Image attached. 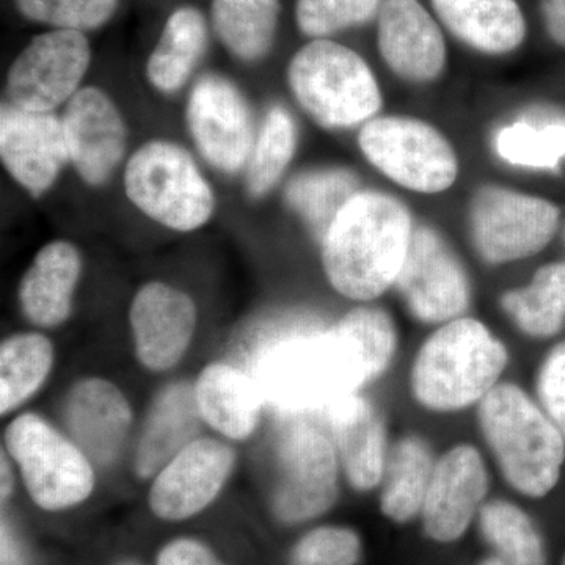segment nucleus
Masks as SVG:
<instances>
[{"instance_id":"obj_1","label":"nucleus","mask_w":565,"mask_h":565,"mask_svg":"<svg viewBox=\"0 0 565 565\" xmlns=\"http://www.w3.org/2000/svg\"><path fill=\"white\" fill-rule=\"evenodd\" d=\"M412 215L381 192H359L337 215L322 245L330 286L345 299L371 302L396 285L412 236Z\"/></svg>"},{"instance_id":"obj_2","label":"nucleus","mask_w":565,"mask_h":565,"mask_svg":"<svg viewBox=\"0 0 565 565\" xmlns=\"http://www.w3.org/2000/svg\"><path fill=\"white\" fill-rule=\"evenodd\" d=\"M509 349L479 319L441 323L416 352L411 370L415 403L433 414H457L478 404L501 384Z\"/></svg>"},{"instance_id":"obj_3","label":"nucleus","mask_w":565,"mask_h":565,"mask_svg":"<svg viewBox=\"0 0 565 565\" xmlns=\"http://www.w3.org/2000/svg\"><path fill=\"white\" fill-rule=\"evenodd\" d=\"M479 433L505 484L527 500H544L563 478L565 438L534 397L501 382L478 404Z\"/></svg>"},{"instance_id":"obj_4","label":"nucleus","mask_w":565,"mask_h":565,"mask_svg":"<svg viewBox=\"0 0 565 565\" xmlns=\"http://www.w3.org/2000/svg\"><path fill=\"white\" fill-rule=\"evenodd\" d=\"M366 385L355 349L332 327L281 341L264 366L262 393L280 414L307 419Z\"/></svg>"},{"instance_id":"obj_5","label":"nucleus","mask_w":565,"mask_h":565,"mask_svg":"<svg viewBox=\"0 0 565 565\" xmlns=\"http://www.w3.org/2000/svg\"><path fill=\"white\" fill-rule=\"evenodd\" d=\"M294 98L318 125L348 129L381 110L382 93L362 55L330 39L311 40L288 66Z\"/></svg>"},{"instance_id":"obj_6","label":"nucleus","mask_w":565,"mask_h":565,"mask_svg":"<svg viewBox=\"0 0 565 565\" xmlns=\"http://www.w3.org/2000/svg\"><path fill=\"white\" fill-rule=\"evenodd\" d=\"M125 191L147 217L173 232L191 233L211 221V184L184 148L173 141L141 145L126 163Z\"/></svg>"},{"instance_id":"obj_7","label":"nucleus","mask_w":565,"mask_h":565,"mask_svg":"<svg viewBox=\"0 0 565 565\" xmlns=\"http://www.w3.org/2000/svg\"><path fill=\"white\" fill-rule=\"evenodd\" d=\"M3 445L18 465L29 497L43 511H66L93 493L92 460L40 415L17 416L7 426Z\"/></svg>"},{"instance_id":"obj_8","label":"nucleus","mask_w":565,"mask_h":565,"mask_svg":"<svg viewBox=\"0 0 565 565\" xmlns=\"http://www.w3.org/2000/svg\"><path fill=\"white\" fill-rule=\"evenodd\" d=\"M341 463L332 437L308 419H292L278 441L270 511L281 525L313 522L332 511Z\"/></svg>"},{"instance_id":"obj_9","label":"nucleus","mask_w":565,"mask_h":565,"mask_svg":"<svg viewBox=\"0 0 565 565\" xmlns=\"http://www.w3.org/2000/svg\"><path fill=\"white\" fill-rule=\"evenodd\" d=\"M360 150L379 172L408 191H448L459 174L455 148L429 122L382 117L364 122Z\"/></svg>"},{"instance_id":"obj_10","label":"nucleus","mask_w":565,"mask_h":565,"mask_svg":"<svg viewBox=\"0 0 565 565\" xmlns=\"http://www.w3.org/2000/svg\"><path fill=\"white\" fill-rule=\"evenodd\" d=\"M559 215L556 204L541 196L484 185L471 200V239L487 264L522 262L552 243Z\"/></svg>"},{"instance_id":"obj_11","label":"nucleus","mask_w":565,"mask_h":565,"mask_svg":"<svg viewBox=\"0 0 565 565\" xmlns=\"http://www.w3.org/2000/svg\"><path fill=\"white\" fill-rule=\"evenodd\" d=\"M92 46L85 33H40L20 52L7 74L9 104L28 111H52L81 90L90 68Z\"/></svg>"},{"instance_id":"obj_12","label":"nucleus","mask_w":565,"mask_h":565,"mask_svg":"<svg viewBox=\"0 0 565 565\" xmlns=\"http://www.w3.org/2000/svg\"><path fill=\"white\" fill-rule=\"evenodd\" d=\"M396 289L419 322L441 326L467 313L471 285L463 264L435 230H414Z\"/></svg>"},{"instance_id":"obj_13","label":"nucleus","mask_w":565,"mask_h":565,"mask_svg":"<svg viewBox=\"0 0 565 565\" xmlns=\"http://www.w3.org/2000/svg\"><path fill=\"white\" fill-rule=\"evenodd\" d=\"M185 120L204 161L223 173L241 172L255 147L250 106L233 81L204 74L189 95Z\"/></svg>"},{"instance_id":"obj_14","label":"nucleus","mask_w":565,"mask_h":565,"mask_svg":"<svg viewBox=\"0 0 565 565\" xmlns=\"http://www.w3.org/2000/svg\"><path fill=\"white\" fill-rule=\"evenodd\" d=\"M490 475L482 452L471 444H457L435 460L424 500L423 534L437 545H455L478 522L489 501Z\"/></svg>"},{"instance_id":"obj_15","label":"nucleus","mask_w":565,"mask_h":565,"mask_svg":"<svg viewBox=\"0 0 565 565\" xmlns=\"http://www.w3.org/2000/svg\"><path fill=\"white\" fill-rule=\"evenodd\" d=\"M236 465V451L215 438H196L152 479L148 505L163 522H182L214 503Z\"/></svg>"},{"instance_id":"obj_16","label":"nucleus","mask_w":565,"mask_h":565,"mask_svg":"<svg viewBox=\"0 0 565 565\" xmlns=\"http://www.w3.org/2000/svg\"><path fill=\"white\" fill-rule=\"evenodd\" d=\"M70 163L82 181L99 188L125 158L128 129L114 99L98 87L81 88L62 117Z\"/></svg>"},{"instance_id":"obj_17","label":"nucleus","mask_w":565,"mask_h":565,"mask_svg":"<svg viewBox=\"0 0 565 565\" xmlns=\"http://www.w3.org/2000/svg\"><path fill=\"white\" fill-rule=\"evenodd\" d=\"M196 305L162 281L141 286L129 308L134 351L141 366L166 373L181 362L196 330Z\"/></svg>"},{"instance_id":"obj_18","label":"nucleus","mask_w":565,"mask_h":565,"mask_svg":"<svg viewBox=\"0 0 565 565\" xmlns=\"http://www.w3.org/2000/svg\"><path fill=\"white\" fill-rule=\"evenodd\" d=\"M0 159L22 189L39 199L70 163L62 118L28 111L9 103L0 109Z\"/></svg>"},{"instance_id":"obj_19","label":"nucleus","mask_w":565,"mask_h":565,"mask_svg":"<svg viewBox=\"0 0 565 565\" xmlns=\"http://www.w3.org/2000/svg\"><path fill=\"white\" fill-rule=\"evenodd\" d=\"M375 21L379 54L396 76L423 84L444 73V29L419 0H385Z\"/></svg>"},{"instance_id":"obj_20","label":"nucleus","mask_w":565,"mask_h":565,"mask_svg":"<svg viewBox=\"0 0 565 565\" xmlns=\"http://www.w3.org/2000/svg\"><path fill=\"white\" fill-rule=\"evenodd\" d=\"M63 419L71 440L93 465L106 468L121 455L132 427L129 401L102 377L82 379L65 396Z\"/></svg>"},{"instance_id":"obj_21","label":"nucleus","mask_w":565,"mask_h":565,"mask_svg":"<svg viewBox=\"0 0 565 565\" xmlns=\"http://www.w3.org/2000/svg\"><path fill=\"white\" fill-rule=\"evenodd\" d=\"M323 416L349 486L360 493L377 490L390 452L385 422L377 407L364 394L353 393Z\"/></svg>"},{"instance_id":"obj_22","label":"nucleus","mask_w":565,"mask_h":565,"mask_svg":"<svg viewBox=\"0 0 565 565\" xmlns=\"http://www.w3.org/2000/svg\"><path fill=\"white\" fill-rule=\"evenodd\" d=\"M203 423L193 385L173 382L163 386L148 408L137 440L134 456L137 478L154 479L178 452L199 438Z\"/></svg>"},{"instance_id":"obj_23","label":"nucleus","mask_w":565,"mask_h":565,"mask_svg":"<svg viewBox=\"0 0 565 565\" xmlns=\"http://www.w3.org/2000/svg\"><path fill=\"white\" fill-rule=\"evenodd\" d=\"M82 269L79 248L68 241H52L40 248L18 288L24 318L40 329L68 321Z\"/></svg>"},{"instance_id":"obj_24","label":"nucleus","mask_w":565,"mask_h":565,"mask_svg":"<svg viewBox=\"0 0 565 565\" xmlns=\"http://www.w3.org/2000/svg\"><path fill=\"white\" fill-rule=\"evenodd\" d=\"M446 31L476 52L505 55L526 40L527 25L516 0H430Z\"/></svg>"},{"instance_id":"obj_25","label":"nucleus","mask_w":565,"mask_h":565,"mask_svg":"<svg viewBox=\"0 0 565 565\" xmlns=\"http://www.w3.org/2000/svg\"><path fill=\"white\" fill-rule=\"evenodd\" d=\"M193 388L204 424L228 440H247L255 433L263 393L243 370L228 363L207 364Z\"/></svg>"},{"instance_id":"obj_26","label":"nucleus","mask_w":565,"mask_h":565,"mask_svg":"<svg viewBox=\"0 0 565 565\" xmlns=\"http://www.w3.org/2000/svg\"><path fill=\"white\" fill-rule=\"evenodd\" d=\"M435 457L422 435L407 434L390 446L384 478L379 487V509L386 522L404 526L422 516L433 478Z\"/></svg>"},{"instance_id":"obj_27","label":"nucleus","mask_w":565,"mask_h":565,"mask_svg":"<svg viewBox=\"0 0 565 565\" xmlns=\"http://www.w3.org/2000/svg\"><path fill=\"white\" fill-rule=\"evenodd\" d=\"M207 44L210 29L202 11L191 6L174 10L148 57V82L166 95L180 92L206 54Z\"/></svg>"},{"instance_id":"obj_28","label":"nucleus","mask_w":565,"mask_h":565,"mask_svg":"<svg viewBox=\"0 0 565 565\" xmlns=\"http://www.w3.org/2000/svg\"><path fill=\"white\" fill-rule=\"evenodd\" d=\"M281 0H212L211 24L223 47L244 63L273 51Z\"/></svg>"},{"instance_id":"obj_29","label":"nucleus","mask_w":565,"mask_h":565,"mask_svg":"<svg viewBox=\"0 0 565 565\" xmlns=\"http://www.w3.org/2000/svg\"><path fill=\"white\" fill-rule=\"evenodd\" d=\"M501 310L531 340H552L565 326V262L539 267L523 288L509 289Z\"/></svg>"},{"instance_id":"obj_30","label":"nucleus","mask_w":565,"mask_h":565,"mask_svg":"<svg viewBox=\"0 0 565 565\" xmlns=\"http://www.w3.org/2000/svg\"><path fill=\"white\" fill-rule=\"evenodd\" d=\"M479 535L504 565H550L544 531L522 505L494 498L479 512Z\"/></svg>"},{"instance_id":"obj_31","label":"nucleus","mask_w":565,"mask_h":565,"mask_svg":"<svg viewBox=\"0 0 565 565\" xmlns=\"http://www.w3.org/2000/svg\"><path fill=\"white\" fill-rule=\"evenodd\" d=\"M359 185V178L348 169L310 170L288 182L285 200L310 232L322 241L337 215L360 192Z\"/></svg>"},{"instance_id":"obj_32","label":"nucleus","mask_w":565,"mask_h":565,"mask_svg":"<svg viewBox=\"0 0 565 565\" xmlns=\"http://www.w3.org/2000/svg\"><path fill=\"white\" fill-rule=\"evenodd\" d=\"M54 345L41 333H18L0 345V414L17 411L46 382Z\"/></svg>"},{"instance_id":"obj_33","label":"nucleus","mask_w":565,"mask_h":565,"mask_svg":"<svg viewBox=\"0 0 565 565\" xmlns=\"http://www.w3.org/2000/svg\"><path fill=\"white\" fill-rule=\"evenodd\" d=\"M297 148V126L291 111L280 104L267 110L247 163L245 188L252 199L273 191L291 163Z\"/></svg>"},{"instance_id":"obj_34","label":"nucleus","mask_w":565,"mask_h":565,"mask_svg":"<svg viewBox=\"0 0 565 565\" xmlns=\"http://www.w3.org/2000/svg\"><path fill=\"white\" fill-rule=\"evenodd\" d=\"M494 150L512 166L556 172L565 158V117L555 114L505 126L494 137Z\"/></svg>"},{"instance_id":"obj_35","label":"nucleus","mask_w":565,"mask_h":565,"mask_svg":"<svg viewBox=\"0 0 565 565\" xmlns=\"http://www.w3.org/2000/svg\"><path fill=\"white\" fill-rule=\"evenodd\" d=\"M333 329L355 349L367 385L379 381L396 359L399 334L384 308H353L334 323Z\"/></svg>"},{"instance_id":"obj_36","label":"nucleus","mask_w":565,"mask_h":565,"mask_svg":"<svg viewBox=\"0 0 565 565\" xmlns=\"http://www.w3.org/2000/svg\"><path fill=\"white\" fill-rule=\"evenodd\" d=\"M385 0H296L297 29L311 40L330 39L377 20Z\"/></svg>"},{"instance_id":"obj_37","label":"nucleus","mask_w":565,"mask_h":565,"mask_svg":"<svg viewBox=\"0 0 565 565\" xmlns=\"http://www.w3.org/2000/svg\"><path fill=\"white\" fill-rule=\"evenodd\" d=\"M18 13L52 31L90 32L115 17L120 0H14Z\"/></svg>"},{"instance_id":"obj_38","label":"nucleus","mask_w":565,"mask_h":565,"mask_svg":"<svg viewBox=\"0 0 565 565\" xmlns=\"http://www.w3.org/2000/svg\"><path fill=\"white\" fill-rule=\"evenodd\" d=\"M362 535L351 526L322 525L305 533L289 552L288 565H360Z\"/></svg>"},{"instance_id":"obj_39","label":"nucleus","mask_w":565,"mask_h":565,"mask_svg":"<svg viewBox=\"0 0 565 565\" xmlns=\"http://www.w3.org/2000/svg\"><path fill=\"white\" fill-rule=\"evenodd\" d=\"M535 401L565 438V340L553 345L535 374Z\"/></svg>"},{"instance_id":"obj_40","label":"nucleus","mask_w":565,"mask_h":565,"mask_svg":"<svg viewBox=\"0 0 565 565\" xmlns=\"http://www.w3.org/2000/svg\"><path fill=\"white\" fill-rule=\"evenodd\" d=\"M156 565H226L202 541L191 537L174 539L163 545Z\"/></svg>"},{"instance_id":"obj_41","label":"nucleus","mask_w":565,"mask_h":565,"mask_svg":"<svg viewBox=\"0 0 565 565\" xmlns=\"http://www.w3.org/2000/svg\"><path fill=\"white\" fill-rule=\"evenodd\" d=\"M542 24L546 35L559 47H565V0H539Z\"/></svg>"},{"instance_id":"obj_42","label":"nucleus","mask_w":565,"mask_h":565,"mask_svg":"<svg viewBox=\"0 0 565 565\" xmlns=\"http://www.w3.org/2000/svg\"><path fill=\"white\" fill-rule=\"evenodd\" d=\"M2 565H20V555L13 544V539L7 530L6 523L2 527Z\"/></svg>"},{"instance_id":"obj_43","label":"nucleus","mask_w":565,"mask_h":565,"mask_svg":"<svg viewBox=\"0 0 565 565\" xmlns=\"http://www.w3.org/2000/svg\"><path fill=\"white\" fill-rule=\"evenodd\" d=\"M14 478L11 473V467L9 460H7V451H2V487H0V494H2V501L9 500L11 492H13Z\"/></svg>"},{"instance_id":"obj_44","label":"nucleus","mask_w":565,"mask_h":565,"mask_svg":"<svg viewBox=\"0 0 565 565\" xmlns=\"http://www.w3.org/2000/svg\"><path fill=\"white\" fill-rule=\"evenodd\" d=\"M478 565H504L497 556L487 555L479 561Z\"/></svg>"},{"instance_id":"obj_45","label":"nucleus","mask_w":565,"mask_h":565,"mask_svg":"<svg viewBox=\"0 0 565 565\" xmlns=\"http://www.w3.org/2000/svg\"><path fill=\"white\" fill-rule=\"evenodd\" d=\"M115 565H141L139 561L136 559H122L120 563H117Z\"/></svg>"},{"instance_id":"obj_46","label":"nucleus","mask_w":565,"mask_h":565,"mask_svg":"<svg viewBox=\"0 0 565 565\" xmlns=\"http://www.w3.org/2000/svg\"><path fill=\"white\" fill-rule=\"evenodd\" d=\"M557 565H565V550L563 552V556H561L559 564Z\"/></svg>"},{"instance_id":"obj_47","label":"nucleus","mask_w":565,"mask_h":565,"mask_svg":"<svg viewBox=\"0 0 565 565\" xmlns=\"http://www.w3.org/2000/svg\"><path fill=\"white\" fill-rule=\"evenodd\" d=\"M564 241H565V232H564Z\"/></svg>"}]
</instances>
